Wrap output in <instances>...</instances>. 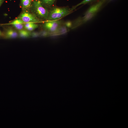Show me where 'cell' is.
Wrapping results in <instances>:
<instances>
[{
	"instance_id": "1",
	"label": "cell",
	"mask_w": 128,
	"mask_h": 128,
	"mask_svg": "<svg viewBox=\"0 0 128 128\" xmlns=\"http://www.w3.org/2000/svg\"><path fill=\"white\" fill-rule=\"evenodd\" d=\"M29 11L40 20H47L49 10L44 8L38 0H32Z\"/></svg>"
},
{
	"instance_id": "2",
	"label": "cell",
	"mask_w": 128,
	"mask_h": 128,
	"mask_svg": "<svg viewBox=\"0 0 128 128\" xmlns=\"http://www.w3.org/2000/svg\"><path fill=\"white\" fill-rule=\"evenodd\" d=\"M72 11L68 7H59L55 6L49 10L47 21L59 20L70 14Z\"/></svg>"
},
{
	"instance_id": "3",
	"label": "cell",
	"mask_w": 128,
	"mask_h": 128,
	"mask_svg": "<svg viewBox=\"0 0 128 128\" xmlns=\"http://www.w3.org/2000/svg\"><path fill=\"white\" fill-rule=\"evenodd\" d=\"M105 2V0H101L91 6L85 13L84 16L79 17V21L81 24L82 25L92 19Z\"/></svg>"
},
{
	"instance_id": "4",
	"label": "cell",
	"mask_w": 128,
	"mask_h": 128,
	"mask_svg": "<svg viewBox=\"0 0 128 128\" xmlns=\"http://www.w3.org/2000/svg\"><path fill=\"white\" fill-rule=\"evenodd\" d=\"M17 18L20 19L24 23H37L43 21L37 18L29 10H23Z\"/></svg>"
},
{
	"instance_id": "5",
	"label": "cell",
	"mask_w": 128,
	"mask_h": 128,
	"mask_svg": "<svg viewBox=\"0 0 128 128\" xmlns=\"http://www.w3.org/2000/svg\"><path fill=\"white\" fill-rule=\"evenodd\" d=\"M62 24V21L58 20L47 21L42 24V26L44 29L51 33L55 32L58 27Z\"/></svg>"
},
{
	"instance_id": "6",
	"label": "cell",
	"mask_w": 128,
	"mask_h": 128,
	"mask_svg": "<svg viewBox=\"0 0 128 128\" xmlns=\"http://www.w3.org/2000/svg\"><path fill=\"white\" fill-rule=\"evenodd\" d=\"M2 36L5 39L15 38L18 37V34L16 30L12 28L8 27L4 29Z\"/></svg>"
},
{
	"instance_id": "7",
	"label": "cell",
	"mask_w": 128,
	"mask_h": 128,
	"mask_svg": "<svg viewBox=\"0 0 128 128\" xmlns=\"http://www.w3.org/2000/svg\"><path fill=\"white\" fill-rule=\"evenodd\" d=\"M24 23L20 19L17 18L8 24L11 25L16 29L19 31L24 28Z\"/></svg>"
},
{
	"instance_id": "8",
	"label": "cell",
	"mask_w": 128,
	"mask_h": 128,
	"mask_svg": "<svg viewBox=\"0 0 128 128\" xmlns=\"http://www.w3.org/2000/svg\"><path fill=\"white\" fill-rule=\"evenodd\" d=\"M39 1L42 6L49 10L54 6L56 0H38Z\"/></svg>"
},
{
	"instance_id": "9",
	"label": "cell",
	"mask_w": 128,
	"mask_h": 128,
	"mask_svg": "<svg viewBox=\"0 0 128 128\" xmlns=\"http://www.w3.org/2000/svg\"><path fill=\"white\" fill-rule=\"evenodd\" d=\"M32 0H21V6L22 10H29Z\"/></svg>"
},
{
	"instance_id": "10",
	"label": "cell",
	"mask_w": 128,
	"mask_h": 128,
	"mask_svg": "<svg viewBox=\"0 0 128 128\" xmlns=\"http://www.w3.org/2000/svg\"><path fill=\"white\" fill-rule=\"evenodd\" d=\"M31 32L25 29L18 31V37L22 38L29 37L31 36Z\"/></svg>"
},
{
	"instance_id": "11",
	"label": "cell",
	"mask_w": 128,
	"mask_h": 128,
	"mask_svg": "<svg viewBox=\"0 0 128 128\" xmlns=\"http://www.w3.org/2000/svg\"><path fill=\"white\" fill-rule=\"evenodd\" d=\"M68 31L67 28L63 24L59 27L55 32L51 34H63L66 33Z\"/></svg>"
},
{
	"instance_id": "12",
	"label": "cell",
	"mask_w": 128,
	"mask_h": 128,
	"mask_svg": "<svg viewBox=\"0 0 128 128\" xmlns=\"http://www.w3.org/2000/svg\"><path fill=\"white\" fill-rule=\"evenodd\" d=\"M93 0H83L80 3L73 7L71 9V10L72 11L74 10L78 6L81 5L86 4L91 2Z\"/></svg>"
},
{
	"instance_id": "13",
	"label": "cell",
	"mask_w": 128,
	"mask_h": 128,
	"mask_svg": "<svg viewBox=\"0 0 128 128\" xmlns=\"http://www.w3.org/2000/svg\"><path fill=\"white\" fill-rule=\"evenodd\" d=\"M38 26V25L37 23H34L32 25L26 28L25 29L29 32H32L37 28Z\"/></svg>"
},
{
	"instance_id": "14",
	"label": "cell",
	"mask_w": 128,
	"mask_h": 128,
	"mask_svg": "<svg viewBox=\"0 0 128 128\" xmlns=\"http://www.w3.org/2000/svg\"><path fill=\"white\" fill-rule=\"evenodd\" d=\"M39 33L40 36H46L51 34L47 31L44 29L39 32Z\"/></svg>"
},
{
	"instance_id": "15",
	"label": "cell",
	"mask_w": 128,
	"mask_h": 128,
	"mask_svg": "<svg viewBox=\"0 0 128 128\" xmlns=\"http://www.w3.org/2000/svg\"><path fill=\"white\" fill-rule=\"evenodd\" d=\"M67 28H71L72 25V22L70 21H67L63 24Z\"/></svg>"
},
{
	"instance_id": "16",
	"label": "cell",
	"mask_w": 128,
	"mask_h": 128,
	"mask_svg": "<svg viewBox=\"0 0 128 128\" xmlns=\"http://www.w3.org/2000/svg\"><path fill=\"white\" fill-rule=\"evenodd\" d=\"M40 36L39 32H31V36L33 37H38Z\"/></svg>"
},
{
	"instance_id": "17",
	"label": "cell",
	"mask_w": 128,
	"mask_h": 128,
	"mask_svg": "<svg viewBox=\"0 0 128 128\" xmlns=\"http://www.w3.org/2000/svg\"><path fill=\"white\" fill-rule=\"evenodd\" d=\"M5 0H0V8Z\"/></svg>"
},
{
	"instance_id": "18",
	"label": "cell",
	"mask_w": 128,
	"mask_h": 128,
	"mask_svg": "<svg viewBox=\"0 0 128 128\" xmlns=\"http://www.w3.org/2000/svg\"><path fill=\"white\" fill-rule=\"evenodd\" d=\"M113 0H105V2L106 1L107 2H110V1H112Z\"/></svg>"
},
{
	"instance_id": "19",
	"label": "cell",
	"mask_w": 128,
	"mask_h": 128,
	"mask_svg": "<svg viewBox=\"0 0 128 128\" xmlns=\"http://www.w3.org/2000/svg\"><path fill=\"white\" fill-rule=\"evenodd\" d=\"M3 33L0 30V36H2Z\"/></svg>"
},
{
	"instance_id": "20",
	"label": "cell",
	"mask_w": 128,
	"mask_h": 128,
	"mask_svg": "<svg viewBox=\"0 0 128 128\" xmlns=\"http://www.w3.org/2000/svg\"></svg>"
}]
</instances>
